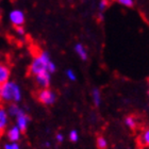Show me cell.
<instances>
[{"mask_svg": "<svg viewBox=\"0 0 149 149\" xmlns=\"http://www.w3.org/2000/svg\"><path fill=\"white\" fill-rule=\"evenodd\" d=\"M0 97L4 101H19L22 94L17 84L14 82H6L1 84Z\"/></svg>", "mask_w": 149, "mask_h": 149, "instance_id": "6da1fadb", "label": "cell"}, {"mask_svg": "<svg viewBox=\"0 0 149 149\" xmlns=\"http://www.w3.org/2000/svg\"><path fill=\"white\" fill-rule=\"evenodd\" d=\"M50 62L51 61H50L49 54L47 52H42L40 56L33 60V62L30 66V72L36 76L40 72H47Z\"/></svg>", "mask_w": 149, "mask_h": 149, "instance_id": "7a4b0ae2", "label": "cell"}, {"mask_svg": "<svg viewBox=\"0 0 149 149\" xmlns=\"http://www.w3.org/2000/svg\"><path fill=\"white\" fill-rule=\"evenodd\" d=\"M38 100L44 104L50 106L56 101V95L48 88H44L38 93Z\"/></svg>", "mask_w": 149, "mask_h": 149, "instance_id": "3957f363", "label": "cell"}, {"mask_svg": "<svg viewBox=\"0 0 149 149\" xmlns=\"http://www.w3.org/2000/svg\"><path fill=\"white\" fill-rule=\"evenodd\" d=\"M10 20L12 22V24L18 27V26H22L24 22H25V15L22 11L19 10H14L10 13Z\"/></svg>", "mask_w": 149, "mask_h": 149, "instance_id": "277c9868", "label": "cell"}, {"mask_svg": "<svg viewBox=\"0 0 149 149\" xmlns=\"http://www.w3.org/2000/svg\"><path fill=\"white\" fill-rule=\"evenodd\" d=\"M35 80H36L37 84L40 86L44 87V88H47L49 86L50 83V72L47 70V72H43L40 74H36L35 76Z\"/></svg>", "mask_w": 149, "mask_h": 149, "instance_id": "5b68a950", "label": "cell"}, {"mask_svg": "<svg viewBox=\"0 0 149 149\" xmlns=\"http://www.w3.org/2000/svg\"><path fill=\"white\" fill-rule=\"evenodd\" d=\"M16 121H17V127L20 129L22 132H25L27 130V125H28V117H27V115L24 113V112L20 110V112L18 113V115L16 116Z\"/></svg>", "mask_w": 149, "mask_h": 149, "instance_id": "8992f818", "label": "cell"}, {"mask_svg": "<svg viewBox=\"0 0 149 149\" xmlns=\"http://www.w3.org/2000/svg\"><path fill=\"white\" fill-rule=\"evenodd\" d=\"M19 136H20V129L17 126L11 128L8 132V137L11 142H17L19 140Z\"/></svg>", "mask_w": 149, "mask_h": 149, "instance_id": "52a82bcc", "label": "cell"}, {"mask_svg": "<svg viewBox=\"0 0 149 149\" xmlns=\"http://www.w3.org/2000/svg\"><path fill=\"white\" fill-rule=\"evenodd\" d=\"M9 76H10L9 68L4 65L0 66V83L3 84V83H6V82H8Z\"/></svg>", "mask_w": 149, "mask_h": 149, "instance_id": "ba28073f", "label": "cell"}, {"mask_svg": "<svg viewBox=\"0 0 149 149\" xmlns=\"http://www.w3.org/2000/svg\"><path fill=\"white\" fill-rule=\"evenodd\" d=\"M6 124H8V115H6V112L3 109L0 110V129H1V132H3L4 128L6 127Z\"/></svg>", "mask_w": 149, "mask_h": 149, "instance_id": "9c48e42d", "label": "cell"}, {"mask_svg": "<svg viewBox=\"0 0 149 149\" xmlns=\"http://www.w3.org/2000/svg\"><path fill=\"white\" fill-rule=\"evenodd\" d=\"M74 50H76V52H77L78 56H80L83 61H85V60L87 59V53H86V51H85V49H84V47L82 46L81 44H77L76 47H74Z\"/></svg>", "mask_w": 149, "mask_h": 149, "instance_id": "30bf717a", "label": "cell"}, {"mask_svg": "<svg viewBox=\"0 0 149 149\" xmlns=\"http://www.w3.org/2000/svg\"><path fill=\"white\" fill-rule=\"evenodd\" d=\"M108 144H107L106 139H103L102 136H99L97 139V148L98 149H106Z\"/></svg>", "mask_w": 149, "mask_h": 149, "instance_id": "8fae6325", "label": "cell"}, {"mask_svg": "<svg viewBox=\"0 0 149 149\" xmlns=\"http://www.w3.org/2000/svg\"><path fill=\"white\" fill-rule=\"evenodd\" d=\"M20 112V109L15 104H10L9 106V114L12 116H17L18 113Z\"/></svg>", "mask_w": 149, "mask_h": 149, "instance_id": "7c38bea8", "label": "cell"}, {"mask_svg": "<svg viewBox=\"0 0 149 149\" xmlns=\"http://www.w3.org/2000/svg\"><path fill=\"white\" fill-rule=\"evenodd\" d=\"M125 123H126V125H127L129 128H131V129H134V128H135V126H136L135 119H134V117H132V116H128V117L126 118Z\"/></svg>", "mask_w": 149, "mask_h": 149, "instance_id": "4fadbf2b", "label": "cell"}, {"mask_svg": "<svg viewBox=\"0 0 149 149\" xmlns=\"http://www.w3.org/2000/svg\"><path fill=\"white\" fill-rule=\"evenodd\" d=\"M93 98H94V101H95V104L98 107L100 104V94H99V91L96 90V88L93 92Z\"/></svg>", "mask_w": 149, "mask_h": 149, "instance_id": "5bb4252c", "label": "cell"}, {"mask_svg": "<svg viewBox=\"0 0 149 149\" xmlns=\"http://www.w3.org/2000/svg\"><path fill=\"white\" fill-rule=\"evenodd\" d=\"M142 142H143V144H145L146 146H149V130L145 131V133L143 134Z\"/></svg>", "mask_w": 149, "mask_h": 149, "instance_id": "9a60e30c", "label": "cell"}, {"mask_svg": "<svg viewBox=\"0 0 149 149\" xmlns=\"http://www.w3.org/2000/svg\"><path fill=\"white\" fill-rule=\"evenodd\" d=\"M118 2L126 6H133V0H117Z\"/></svg>", "mask_w": 149, "mask_h": 149, "instance_id": "2e32d148", "label": "cell"}, {"mask_svg": "<svg viewBox=\"0 0 149 149\" xmlns=\"http://www.w3.org/2000/svg\"><path fill=\"white\" fill-rule=\"evenodd\" d=\"M69 139H70V141L72 142H77L78 141V133L77 131L72 130L70 133H69Z\"/></svg>", "mask_w": 149, "mask_h": 149, "instance_id": "e0dca14e", "label": "cell"}, {"mask_svg": "<svg viewBox=\"0 0 149 149\" xmlns=\"http://www.w3.org/2000/svg\"><path fill=\"white\" fill-rule=\"evenodd\" d=\"M4 149H19V147L16 143L6 144V145H4Z\"/></svg>", "mask_w": 149, "mask_h": 149, "instance_id": "ac0fdd59", "label": "cell"}, {"mask_svg": "<svg viewBox=\"0 0 149 149\" xmlns=\"http://www.w3.org/2000/svg\"><path fill=\"white\" fill-rule=\"evenodd\" d=\"M66 74H67V77H68L72 81H74V80H76V76H74V72H72V70L68 69V70L66 72Z\"/></svg>", "mask_w": 149, "mask_h": 149, "instance_id": "d6986e66", "label": "cell"}, {"mask_svg": "<svg viewBox=\"0 0 149 149\" xmlns=\"http://www.w3.org/2000/svg\"><path fill=\"white\" fill-rule=\"evenodd\" d=\"M107 6H108V1L107 0H101L99 3V10L100 11H103L107 8Z\"/></svg>", "mask_w": 149, "mask_h": 149, "instance_id": "ffe728a7", "label": "cell"}, {"mask_svg": "<svg viewBox=\"0 0 149 149\" xmlns=\"http://www.w3.org/2000/svg\"><path fill=\"white\" fill-rule=\"evenodd\" d=\"M16 31H17V33L20 35H22L24 33H25V30H24V28H22V26H18V27H16Z\"/></svg>", "mask_w": 149, "mask_h": 149, "instance_id": "44dd1931", "label": "cell"}, {"mask_svg": "<svg viewBox=\"0 0 149 149\" xmlns=\"http://www.w3.org/2000/svg\"><path fill=\"white\" fill-rule=\"evenodd\" d=\"M56 140L59 141V142H62V141H63V135H62V134H58V135H56Z\"/></svg>", "mask_w": 149, "mask_h": 149, "instance_id": "7402d4cb", "label": "cell"}, {"mask_svg": "<svg viewBox=\"0 0 149 149\" xmlns=\"http://www.w3.org/2000/svg\"><path fill=\"white\" fill-rule=\"evenodd\" d=\"M148 96H149V93H148Z\"/></svg>", "mask_w": 149, "mask_h": 149, "instance_id": "603a6c76", "label": "cell"}]
</instances>
